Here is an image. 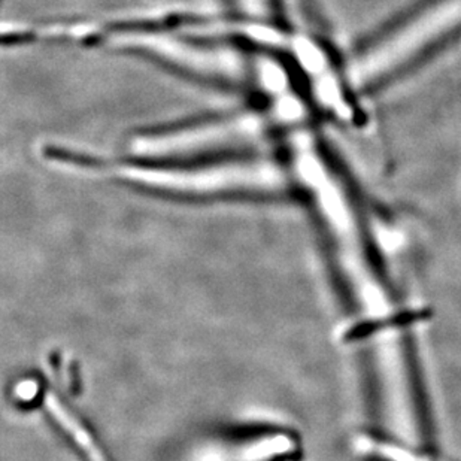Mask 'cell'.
Masks as SVG:
<instances>
[{"mask_svg":"<svg viewBox=\"0 0 461 461\" xmlns=\"http://www.w3.org/2000/svg\"><path fill=\"white\" fill-rule=\"evenodd\" d=\"M83 158V157H79ZM84 160V158H83ZM92 163L113 169L131 183L190 194L211 193L274 192L283 185V172L269 160H233L192 166H156L144 161H99Z\"/></svg>","mask_w":461,"mask_h":461,"instance_id":"6da1fadb","label":"cell"},{"mask_svg":"<svg viewBox=\"0 0 461 461\" xmlns=\"http://www.w3.org/2000/svg\"><path fill=\"white\" fill-rule=\"evenodd\" d=\"M460 24L461 0L436 2L366 50L354 63V79L358 84H370L393 74Z\"/></svg>","mask_w":461,"mask_h":461,"instance_id":"7a4b0ae2","label":"cell"},{"mask_svg":"<svg viewBox=\"0 0 461 461\" xmlns=\"http://www.w3.org/2000/svg\"><path fill=\"white\" fill-rule=\"evenodd\" d=\"M293 102H285L275 113H235L224 117L149 131L133 140V149L140 154H174L212 149L220 145L242 144L257 140L275 122V118L296 109Z\"/></svg>","mask_w":461,"mask_h":461,"instance_id":"3957f363","label":"cell"},{"mask_svg":"<svg viewBox=\"0 0 461 461\" xmlns=\"http://www.w3.org/2000/svg\"><path fill=\"white\" fill-rule=\"evenodd\" d=\"M79 442H81V445L83 447H86V449L88 451V456H90V458H92V461H104V456H102L101 453H99V449L95 448V445L90 442V440L86 438V435H84V439H78Z\"/></svg>","mask_w":461,"mask_h":461,"instance_id":"277c9868","label":"cell"}]
</instances>
